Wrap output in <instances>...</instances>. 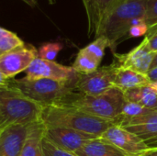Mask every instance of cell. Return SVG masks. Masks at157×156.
Masks as SVG:
<instances>
[{
	"label": "cell",
	"mask_w": 157,
	"mask_h": 156,
	"mask_svg": "<svg viewBox=\"0 0 157 156\" xmlns=\"http://www.w3.org/2000/svg\"><path fill=\"white\" fill-rule=\"evenodd\" d=\"M148 0H116L105 16L96 38L104 37L115 52L118 42L128 34L130 29L144 21Z\"/></svg>",
	"instance_id": "6da1fadb"
},
{
	"label": "cell",
	"mask_w": 157,
	"mask_h": 156,
	"mask_svg": "<svg viewBox=\"0 0 157 156\" xmlns=\"http://www.w3.org/2000/svg\"><path fill=\"white\" fill-rule=\"evenodd\" d=\"M44 107L24 96L9 83L0 88V131L11 125H25L41 121Z\"/></svg>",
	"instance_id": "7a4b0ae2"
},
{
	"label": "cell",
	"mask_w": 157,
	"mask_h": 156,
	"mask_svg": "<svg viewBox=\"0 0 157 156\" xmlns=\"http://www.w3.org/2000/svg\"><path fill=\"white\" fill-rule=\"evenodd\" d=\"M41 122L45 128H65L101 137L115 122L100 119L74 108L50 106L43 109Z\"/></svg>",
	"instance_id": "3957f363"
},
{
	"label": "cell",
	"mask_w": 157,
	"mask_h": 156,
	"mask_svg": "<svg viewBox=\"0 0 157 156\" xmlns=\"http://www.w3.org/2000/svg\"><path fill=\"white\" fill-rule=\"evenodd\" d=\"M125 103L124 93L117 87H112L98 96H87L75 90L57 106L74 108L116 124Z\"/></svg>",
	"instance_id": "277c9868"
},
{
	"label": "cell",
	"mask_w": 157,
	"mask_h": 156,
	"mask_svg": "<svg viewBox=\"0 0 157 156\" xmlns=\"http://www.w3.org/2000/svg\"><path fill=\"white\" fill-rule=\"evenodd\" d=\"M10 84L24 96L37 102L42 107L60 105L70 94L75 91V86L51 79H10Z\"/></svg>",
	"instance_id": "5b68a950"
},
{
	"label": "cell",
	"mask_w": 157,
	"mask_h": 156,
	"mask_svg": "<svg viewBox=\"0 0 157 156\" xmlns=\"http://www.w3.org/2000/svg\"><path fill=\"white\" fill-rule=\"evenodd\" d=\"M116 63L98 68L90 74H78L75 84V89L87 96L100 95L113 86V79Z\"/></svg>",
	"instance_id": "8992f818"
},
{
	"label": "cell",
	"mask_w": 157,
	"mask_h": 156,
	"mask_svg": "<svg viewBox=\"0 0 157 156\" xmlns=\"http://www.w3.org/2000/svg\"><path fill=\"white\" fill-rule=\"evenodd\" d=\"M26 77L30 79L46 78L70 84L75 86L77 79V73L73 67L60 64L56 62L36 58L25 71Z\"/></svg>",
	"instance_id": "52a82bcc"
},
{
	"label": "cell",
	"mask_w": 157,
	"mask_h": 156,
	"mask_svg": "<svg viewBox=\"0 0 157 156\" xmlns=\"http://www.w3.org/2000/svg\"><path fill=\"white\" fill-rule=\"evenodd\" d=\"M36 58H38V50L31 44L24 43L0 54V72L7 79H12L26 71Z\"/></svg>",
	"instance_id": "ba28073f"
},
{
	"label": "cell",
	"mask_w": 157,
	"mask_h": 156,
	"mask_svg": "<svg viewBox=\"0 0 157 156\" xmlns=\"http://www.w3.org/2000/svg\"><path fill=\"white\" fill-rule=\"evenodd\" d=\"M101 138L109 142L129 156L141 155L149 148L137 135L116 124L106 130Z\"/></svg>",
	"instance_id": "9c48e42d"
},
{
	"label": "cell",
	"mask_w": 157,
	"mask_h": 156,
	"mask_svg": "<svg viewBox=\"0 0 157 156\" xmlns=\"http://www.w3.org/2000/svg\"><path fill=\"white\" fill-rule=\"evenodd\" d=\"M155 53L151 51L148 40L144 38L139 45L129 52L123 54L114 52V56L116 58V63L119 66L146 74L151 69Z\"/></svg>",
	"instance_id": "30bf717a"
},
{
	"label": "cell",
	"mask_w": 157,
	"mask_h": 156,
	"mask_svg": "<svg viewBox=\"0 0 157 156\" xmlns=\"http://www.w3.org/2000/svg\"><path fill=\"white\" fill-rule=\"evenodd\" d=\"M44 138L60 149L75 153L86 142L99 137L71 129L44 127Z\"/></svg>",
	"instance_id": "8fae6325"
},
{
	"label": "cell",
	"mask_w": 157,
	"mask_h": 156,
	"mask_svg": "<svg viewBox=\"0 0 157 156\" xmlns=\"http://www.w3.org/2000/svg\"><path fill=\"white\" fill-rule=\"evenodd\" d=\"M120 126L137 135L149 148L157 147V110L124 121Z\"/></svg>",
	"instance_id": "7c38bea8"
},
{
	"label": "cell",
	"mask_w": 157,
	"mask_h": 156,
	"mask_svg": "<svg viewBox=\"0 0 157 156\" xmlns=\"http://www.w3.org/2000/svg\"><path fill=\"white\" fill-rule=\"evenodd\" d=\"M30 126L11 125L0 131V156H20Z\"/></svg>",
	"instance_id": "4fadbf2b"
},
{
	"label": "cell",
	"mask_w": 157,
	"mask_h": 156,
	"mask_svg": "<svg viewBox=\"0 0 157 156\" xmlns=\"http://www.w3.org/2000/svg\"><path fill=\"white\" fill-rule=\"evenodd\" d=\"M88 22V34L96 36L101 22L116 0H82Z\"/></svg>",
	"instance_id": "5bb4252c"
},
{
	"label": "cell",
	"mask_w": 157,
	"mask_h": 156,
	"mask_svg": "<svg viewBox=\"0 0 157 156\" xmlns=\"http://www.w3.org/2000/svg\"><path fill=\"white\" fill-rule=\"evenodd\" d=\"M150 83L151 82L146 74L121 67L116 63V70L113 79L114 87H117L122 92H125L132 88L148 86Z\"/></svg>",
	"instance_id": "9a60e30c"
},
{
	"label": "cell",
	"mask_w": 157,
	"mask_h": 156,
	"mask_svg": "<svg viewBox=\"0 0 157 156\" xmlns=\"http://www.w3.org/2000/svg\"><path fill=\"white\" fill-rule=\"evenodd\" d=\"M75 154L78 156H129L101 137L86 142Z\"/></svg>",
	"instance_id": "2e32d148"
},
{
	"label": "cell",
	"mask_w": 157,
	"mask_h": 156,
	"mask_svg": "<svg viewBox=\"0 0 157 156\" xmlns=\"http://www.w3.org/2000/svg\"><path fill=\"white\" fill-rule=\"evenodd\" d=\"M44 136V125L38 122L30 125L28 138L20 156H43L42 139Z\"/></svg>",
	"instance_id": "e0dca14e"
},
{
	"label": "cell",
	"mask_w": 157,
	"mask_h": 156,
	"mask_svg": "<svg viewBox=\"0 0 157 156\" xmlns=\"http://www.w3.org/2000/svg\"><path fill=\"white\" fill-rule=\"evenodd\" d=\"M123 93L127 101L139 104L150 109L157 110V94L149 85L132 88Z\"/></svg>",
	"instance_id": "ac0fdd59"
},
{
	"label": "cell",
	"mask_w": 157,
	"mask_h": 156,
	"mask_svg": "<svg viewBox=\"0 0 157 156\" xmlns=\"http://www.w3.org/2000/svg\"><path fill=\"white\" fill-rule=\"evenodd\" d=\"M100 62L81 49L76 55V58L72 65L73 69L78 74H90L98 69Z\"/></svg>",
	"instance_id": "d6986e66"
},
{
	"label": "cell",
	"mask_w": 157,
	"mask_h": 156,
	"mask_svg": "<svg viewBox=\"0 0 157 156\" xmlns=\"http://www.w3.org/2000/svg\"><path fill=\"white\" fill-rule=\"evenodd\" d=\"M23 44L24 41L16 33L0 27V54Z\"/></svg>",
	"instance_id": "ffe728a7"
},
{
	"label": "cell",
	"mask_w": 157,
	"mask_h": 156,
	"mask_svg": "<svg viewBox=\"0 0 157 156\" xmlns=\"http://www.w3.org/2000/svg\"><path fill=\"white\" fill-rule=\"evenodd\" d=\"M151 110H154V109H150V108H144L139 104L126 100V103L123 107L121 117L119 118L118 121L116 122V125H121L124 121H127V120H132L133 118H136V117L144 115L146 113H149Z\"/></svg>",
	"instance_id": "44dd1931"
},
{
	"label": "cell",
	"mask_w": 157,
	"mask_h": 156,
	"mask_svg": "<svg viewBox=\"0 0 157 156\" xmlns=\"http://www.w3.org/2000/svg\"><path fill=\"white\" fill-rule=\"evenodd\" d=\"M107 47H109V41L104 37H98L94 41L83 49L101 63Z\"/></svg>",
	"instance_id": "7402d4cb"
},
{
	"label": "cell",
	"mask_w": 157,
	"mask_h": 156,
	"mask_svg": "<svg viewBox=\"0 0 157 156\" xmlns=\"http://www.w3.org/2000/svg\"><path fill=\"white\" fill-rule=\"evenodd\" d=\"M63 49V44L60 42H47L42 44L38 50V57L43 60L54 62L58 53Z\"/></svg>",
	"instance_id": "603a6c76"
},
{
	"label": "cell",
	"mask_w": 157,
	"mask_h": 156,
	"mask_svg": "<svg viewBox=\"0 0 157 156\" xmlns=\"http://www.w3.org/2000/svg\"><path fill=\"white\" fill-rule=\"evenodd\" d=\"M42 151L43 156H78L75 153L68 152L63 149H60L50 143L47 139H42Z\"/></svg>",
	"instance_id": "cb8c5ba5"
},
{
	"label": "cell",
	"mask_w": 157,
	"mask_h": 156,
	"mask_svg": "<svg viewBox=\"0 0 157 156\" xmlns=\"http://www.w3.org/2000/svg\"><path fill=\"white\" fill-rule=\"evenodd\" d=\"M144 22L149 29L157 25V0H148Z\"/></svg>",
	"instance_id": "d4e9b609"
},
{
	"label": "cell",
	"mask_w": 157,
	"mask_h": 156,
	"mask_svg": "<svg viewBox=\"0 0 157 156\" xmlns=\"http://www.w3.org/2000/svg\"><path fill=\"white\" fill-rule=\"evenodd\" d=\"M148 30H149V28L146 25V23L144 21H142L138 24L133 25L130 29L128 35L130 38H138V37H142L144 35H146L148 33Z\"/></svg>",
	"instance_id": "484cf974"
},
{
	"label": "cell",
	"mask_w": 157,
	"mask_h": 156,
	"mask_svg": "<svg viewBox=\"0 0 157 156\" xmlns=\"http://www.w3.org/2000/svg\"><path fill=\"white\" fill-rule=\"evenodd\" d=\"M145 38L148 40V45L151 51L157 52V25L149 29L148 33L145 35Z\"/></svg>",
	"instance_id": "4316f807"
},
{
	"label": "cell",
	"mask_w": 157,
	"mask_h": 156,
	"mask_svg": "<svg viewBox=\"0 0 157 156\" xmlns=\"http://www.w3.org/2000/svg\"><path fill=\"white\" fill-rule=\"evenodd\" d=\"M147 77L149 78L150 82H155L157 81V67L150 69V71L146 74Z\"/></svg>",
	"instance_id": "83f0119b"
},
{
	"label": "cell",
	"mask_w": 157,
	"mask_h": 156,
	"mask_svg": "<svg viewBox=\"0 0 157 156\" xmlns=\"http://www.w3.org/2000/svg\"><path fill=\"white\" fill-rule=\"evenodd\" d=\"M139 156H157V147L155 148H148L144 153H143Z\"/></svg>",
	"instance_id": "f1b7e54d"
},
{
	"label": "cell",
	"mask_w": 157,
	"mask_h": 156,
	"mask_svg": "<svg viewBox=\"0 0 157 156\" xmlns=\"http://www.w3.org/2000/svg\"><path fill=\"white\" fill-rule=\"evenodd\" d=\"M10 79H7L1 72H0V88H3L5 86H6L9 83Z\"/></svg>",
	"instance_id": "f546056e"
},
{
	"label": "cell",
	"mask_w": 157,
	"mask_h": 156,
	"mask_svg": "<svg viewBox=\"0 0 157 156\" xmlns=\"http://www.w3.org/2000/svg\"><path fill=\"white\" fill-rule=\"evenodd\" d=\"M22 2H24L26 5H28L30 7H36L38 5V0H21Z\"/></svg>",
	"instance_id": "4dcf8cb0"
},
{
	"label": "cell",
	"mask_w": 157,
	"mask_h": 156,
	"mask_svg": "<svg viewBox=\"0 0 157 156\" xmlns=\"http://www.w3.org/2000/svg\"><path fill=\"white\" fill-rule=\"evenodd\" d=\"M150 86H151V88L157 94V81L155 82H152V83H150V85H149Z\"/></svg>",
	"instance_id": "1f68e13d"
},
{
	"label": "cell",
	"mask_w": 157,
	"mask_h": 156,
	"mask_svg": "<svg viewBox=\"0 0 157 156\" xmlns=\"http://www.w3.org/2000/svg\"><path fill=\"white\" fill-rule=\"evenodd\" d=\"M155 67H157V52L155 53V55L153 63H152V65H151V69H152V68H155Z\"/></svg>",
	"instance_id": "d6a6232c"
},
{
	"label": "cell",
	"mask_w": 157,
	"mask_h": 156,
	"mask_svg": "<svg viewBox=\"0 0 157 156\" xmlns=\"http://www.w3.org/2000/svg\"><path fill=\"white\" fill-rule=\"evenodd\" d=\"M51 5H54L55 3H56V0H47Z\"/></svg>",
	"instance_id": "836d02e7"
}]
</instances>
